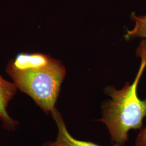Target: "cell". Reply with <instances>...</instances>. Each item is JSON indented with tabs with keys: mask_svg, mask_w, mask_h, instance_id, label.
Masks as SVG:
<instances>
[{
	"mask_svg": "<svg viewBox=\"0 0 146 146\" xmlns=\"http://www.w3.org/2000/svg\"><path fill=\"white\" fill-rule=\"evenodd\" d=\"M137 56L141 58V64L133 82H127L123 88L117 90L108 86L106 94L111 100L105 102L103 115L96 121L104 123L110 132L111 141L125 144L128 141L131 130H141L146 119V98L141 100L137 95V86L146 68V40L141 42L137 49Z\"/></svg>",
	"mask_w": 146,
	"mask_h": 146,
	"instance_id": "1",
	"label": "cell"
},
{
	"mask_svg": "<svg viewBox=\"0 0 146 146\" xmlns=\"http://www.w3.org/2000/svg\"><path fill=\"white\" fill-rule=\"evenodd\" d=\"M17 89L30 96L46 114L55 108L66 68L52 58L46 66L25 70L6 69Z\"/></svg>",
	"mask_w": 146,
	"mask_h": 146,
	"instance_id": "2",
	"label": "cell"
},
{
	"mask_svg": "<svg viewBox=\"0 0 146 146\" xmlns=\"http://www.w3.org/2000/svg\"><path fill=\"white\" fill-rule=\"evenodd\" d=\"M17 90L15 84L6 80L0 75V121L4 129L10 132L15 131L19 126V122L12 118L7 110Z\"/></svg>",
	"mask_w": 146,
	"mask_h": 146,
	"instance_id": "3",
	"label": "cell"
},
{
	"mask_svg": "<svg viewBox=\"0 0 146 146\" xmlns=\"http://www.w3.org/2000/svg\"><path fill=\"white\" fill-rule=\"evenodd\" d=\"M58 128V134L55 141L45 142L42 146H101L90 141H81L73 137L67 129L61 113L56 108L51 113ZM111 146H125V144L115 143Z\"/></svg>",
	"mask_w": 146,
	"mask_h": 146,
	"instance_id": "4",
	"label": "cell"
},
{
	"mask_svg": "<svg viewBox=\"0 0 146 146\" xmlns=\"http://www.w3.org/2000/svg\"><path fill=\"white\" fill-rule=\"evenodd\" d=\"M52 60L49 55L41 53H20L11 59L6 69L25 70L40 68L48 65Z\"/></svg>",
	"mask_w": 146,
	"mask_h": 146,
	"instance_id": "5",
	"label": "cell"
},
{
	"mask_svg": "<svg viewBox=\"0 0 146 146\" xmlns=\"http://www.w3.org/2000/svg\"><path fill=\"white\" fill-rule=\"evenodd\" d=\"M131 17L135 25L131 30H127L125 36V38L141 37L146 40V15H137L133 13L131 15Z\"/></svg>",
	"mask_w": 146,
	"mask_h": 146,
	"instance_id": "6",
	"label": "cell"
},
{
	"mask_svg": "<svg viewBox=\"0 0 146 146\" xmlns=\"http://www.w3.org/2000/svg\"><path fill=\"white\" fill-rule=\"evenodd\" d=\"M134 146H146V127L141 129L136 139Z\"/></svg>",
	"mask_w": 146,
	"mask_h": 146,
	"instance_id": "7",
	"label": "cell"
}]
</instances>
